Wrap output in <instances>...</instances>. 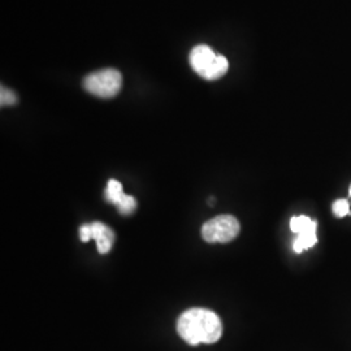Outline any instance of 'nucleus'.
<instances>
[{
    "instance_id": "nucleus-3",
    "label": "nucleus",
    "mask_w": 351,
    "mask_h": 351,
    "mask_svg": "<svg viewBox=\"0 0 351 351\" xmlns=\"http://www.w3.org/2000/svg\"><path fill=\"white\" fill-rule=\"evenodd\" d=\"M123 86V75L116 69L95 71L84 78V88L98 98H113Z\"/></svg>"
},
{
    "instance_id": "nucleus-6",
    "label": "nucleus",
    "mask_w": 351,
    "mask_h": 351,
    "mask_svg": "<svg viewBox=\"0 0 351 351\" xmlns=\"http://www.w3.org/2000/svg\"><path fill=\"white\" fill-rule=\"evenodd\" d=\"M91 228H93V239H95L98 250L101 254H107L112 249L113 241H114L112 229L98 221L91 223Z\"/></svg>"
},
{
    "instance_id": "nucleus-9",
    "label": "nucleus",
    "mask_w": 351,
    "mask_h": 351,
    "mask_svg": "<svg viewBox=\"0 0 351 351\" xmlns=\"http://www.w3.org/2000/svg\"><path fill=\"white\" fill-rule=\"evenodd\" d=\"M136 207H137V202L130 195H125L124 199L120 202V204L117 206L119 213H121V215H125V216L126 215L134 213Z\"/></svg>"
},
{
    "instance_id": "nucleus-7",
    "label": "nucleus",
    "mask_w": 351,
    "mask_h": 351,
    "mask_svg": "<svg viewBox=\"0 0 351 351\" xmlns=\"http://www.w3.org/2000/svg\"><path fill=\"white\" fill-rule=\"evenodd\" d=\"M126 194L123 190V185L116 181V180H110L107 184V189H106V199L111 202L114 206H119L120 202L124 199Z\"/></svg>"
},
{
    "instance_id": "nucleus-10",
    "label": "nucleus",
    "mask_w": 351,
    "mask_h": 351,
    "mask_svg": "<svg viewBox=\"0 0 351 351\" xmlns=\"http://www.w3.org/2000/svg\"><path fill=\"white\" fill-rule=\"evenodd\" d=\"M0 103H1V106H13L17 103V95L13 93L12 90L1 86Z\"/></svg>"
},
{
    "instance_id": "nucleus-11",
    "label": "nucleus",
    "mask_w": 351,
    "mask_h": 351,
    "mask_svg": "<svg viewBox=\"0 0 351 351\" xmlns=\"http://www.w3.org/2000/svg\"><path fill=\"white\" fill-rule=\"evenodd\" d=\"M80 237L82 242H88L90 239H93V228L91 224H84L80 228Z\"/></svg>"
},
{
    "instance_id": "nucleus-8",
    "label": "nucleus",
    "mask_w": 351,
    "mask_h": 351,
    "mask_svg": "<svg viewBox=\"0 0 351 351\" xmlns=\"http://www.w3.org/2000/svg\"><path fill=\"white\" fill-rule=\"evenodd\" d=\"M332 211L336 217H345L350 213V204L346 199H337L332 206Z\"/></svg>"
},
{
    "instance_id": "nucleus-5",
    "label": "nucleus",
    "mask_w": 351,
    "mask_h": 351,
    "mask_svg": "<svg viewBox=\"0 0 351 351\" xmlns=\"http://www.w3.org/2000/svg\"><path fill=\"white\" fill-rule=\"evenodd\" d=\"M290 229L297 234L294 239L293 249L297 254H301L307 249L314 247L317 242V223L307 216H294L290 220Z\"/></svg>"
},
{
    "instance_id": "nucleus-2",
    "label": "nucleus",
    "mask_w": 351,
    "mask_h": 351,
    "mask_svg": "<svg viewBox=\"0 0 351 351\" xmlns=\"http://www.w3.org/2000/svg\"><path fill=\"white\" fill-rule=\"evenodd\" d=\"M191 68L207 81H215L226 75L229 62L224 55H219L207 45L195 46L189 56Z\"/></svg>"
},
{
    "instance_id": "nucleus-12",
    "label": "nucleus",
    "mask_w": 351,
    "mask_h": 351,
    "mask_svg": "<svg viewBox=\"0 0 351 351\" xmlns=\"http://www.w3.org/2000/svg\"><path fill=\"white\" fill-rule=\"evenodd\" d=\"M349 195H350V198H351V185H350V188H349Z\"/></svg>"
},
{
    "instance_id": "nucleus-1",
    "label": "nucleus",
    "mask_w": 351,
    "mask_h": 351,
    "mask_svg": "<svg viewBox=\"0 0 351 351\" xmlns=\"http://www.w3.org/2000/svg\"><path fill=\"white\" fill-rule=\"evenodd\" d=\"M177 332L189 345L215 343L223 335V323L217 315L206 308H190L178 317Z\"/></svg>"
},
{
    "instance_id": "nucleus-4",
    "label": "nucleus",
    "mask_w": 351,
    "mask_h": 351,
    "mask_svg": "<svg viewBox=\"0 0 351 351\" xmlns=\"http://www.w3.org/2000/svg\"><path fill=\"white\" fill-rule=\"evenodd\" d=\"M239 233V220L230 215L216 216L202 226V237L208 243H228Z\"/></svg>"
}]
</instances>
